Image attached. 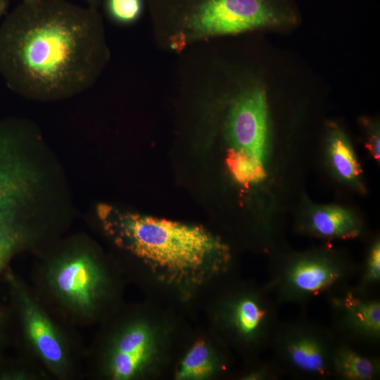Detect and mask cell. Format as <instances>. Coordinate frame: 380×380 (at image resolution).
Wrapping results in <instances>:
<instances>
[{
    "mask_svg": "<svg viewBox=\"0 0 380 380\" xmlns=\"http://www.w3.org/2000/svg\"><path fill=\"white\" fill-rule=\"evenodd\" d=\"M110 57L102 16L89 6L22 1L0 25V75L31 100L59 101L88 90Z\"/></svg>",
    "mask_w": 380,
    "mask_h": 380,
    "instance_id": "1",
    "label": "cell"
},
{
    "mask_svg": "<svg viewBox=\"0 0 380 380\" xmlns=\"http://www.w3.org/2000/svg\"><path fill=\"white\" fill-rule=\"evenodd\" d=\"M98 217L120 247L175 283H197L231 267L229 247L201 227L101 203Z\"/></svg>",
    "mask_w": 380,
    "mask_h": 380,
    "instance_id": "2",
    "label": "cell"
},
{
    "mask_svg": "<svg viewBox=\"0 0 380 380\" xmlns=\"http://www.w3.org/2000/svg\"><path fill=\"white\" fill-rule=\"evenodd\" d=\"M156 42L180 53L215 38L295 25L293 0H146Z\"/></svg>",
    "mask_w": 380,
    "mask_h": 380,
    "instance_id": "3",
    "label": "cell"
},
{
    "mask_svg": "<svg viewBox=\"0 0 380 380\" xmlns=\"http://www.w3.org/2000/svg\"><path fill=\"white\" fill-rule=\"evenodd\" d=\"M230 89L220 93L225 108L223 129L229 144L227 165L239 184L249 186L266 175L267 96L262 82L251 77L238 80Z\"/></svg>",
    "mask_w": 380,
    "mask_h": 380,
    "instance_id": "4",
    "label": "cell"
},
{
    "mask_svg": "<svg viewBox=\"0 0 380 380\" xmlns=\"http://www.w3.org/2000/svg\"><path fill=\"white\" fill-rule=\"evenodd\" d=\"M358 268L327 248L293 253L274 258L266 284L279 304L304 305L349 285Z\"/></svg>",
    "mask_w": 380,
    "mask_h": 380,
    "instance_id": "5",
    "label": "cell"
},
{
    "mask_svg": "<svg viewBox=\"0 0 380 380\" xmlns=\"http://www.w3.org/2000/svg\"><path fill=\"white\" fill-rule=\"evenodd\" d=\"M336 338L329 327L301 317L279 322L270 347L284 374L303 379H332Z\"/></svg>",
    "mask_w": 380,
    "mask_h": 380,
    "instance_id": "6",
    "label": "cell"
},
{
    "mask_svg": "<svg viewBox=\"0 0 380 380\" xmlns=\"http://www.w3.org/2000/svg\"><path fill=\"white\" fill-rule=\"evenodd\" d=\"M278 305L267 284L240 286L222 302V327L237 346L259 353L270 347L279 322Z\"/></svg>",
    "mask_w": 380,
    "mask_h": 380,
    "instance_id": "7",
    "label": "cell"
},
{
    "mask_svg": "<svg viewBox=\"0 0 380 380\" xmlns=\"http://www.w3.org/2000/svg\"><path fill=\"white\" fill-rule=\"evenodd\" d=\"M28 134L19 120L0 122V224L19 222L33 196L38 178L20 150Z\"/></svg>",
    "mask_w": 380,
    "mask_h": 380,
    "instance_id": "8",
    "label": "cell"
},
{
    "mask_svg": "<svg viewBox=\"0 0 380 380\" xmlns=\"http://www.w3.org/2000/svg\"><path fill=\"white\" fill-rule=\"evenodd\" d=\"M329 327L337 341L355 346H376L380 341V300L350 284L327 296Z\"/></svg>",
    "mask_w": 380,
    "mask_h": 380,
    "instance_id": "9",
    "label": "cell"
},
{
    "mask_svg": "<svg viewBox=\"0 0 380 380\" xmlns=\"http://www.w3.org/2000/svg\"><path fill=\"white\" fill-rule=\"evenodd\" d=\"M53 281L65 298L82 309H87L97 298L102 275L89 255L80 253L64 260L56 267Z\"/></svg>",
    "mask_w": 380,
    "mask_h": 380,
    "instance_id": "10",
    "label": "cell"
},
{
    "mask_svg": "<svg viewBox=\"0 0 380 380\" xmlns=\"http://www.w3.org/2000/svg\"><path fill=\"white\" fill-rule=\"evenodd\" d=\"M155 342L150 328L136 323L127 328L118 339L110 357V369L115 379H131L151 362Z\"/></svg>",
    "mask_w": 380,
    "mask_h": 380,
    "instance_id": "11",
    "label": "cell"
},
{
    "mask_svg": "<svg viewBox=\"0 0 380 380\" xmlns=\"http://www.w3.org/2000/svg\"><path fill=\"white\" fill-rule=\"evenodd\" d=\"M13 292L20 305L24 327L31 342L49 365L58 367L65 362L61 340L51 322L30 300L13 277H9Z\"/></svg>",
    "mask_w": 380,
    "mask_h": 380,
    "instance_id": "12",
    "label": "cell"
},
{
    "mask_svg": "<svg viewBox=\"0 0 380 380\" xmlns=\"http://www.w3.org/2000/svg\"><path fill=\"white\" fill-rule=\"evenodd\" d=\"M301 228L315 236L327 239H354L362 233V224L346 208L327 205L310 212Z\"/></svg>",
    "mask_w": 380,
    "mask_h": 380,
    "instance_id": "13",
    "label": "cell"
},
{
    "mask_svg": "<svg viewBox=\"0 0 380 380\" xmlns=\"http://www.w3.org/2000/svg\"><path fill=\"white\" fill-rule=\"evenodd\" d=\"M332 379L375 380L380 376V360L352 344L337 341L331 358Z\"/></svg>",
    "mask_w": 380,
    "mask_h": 380,
    "instance_id": "14",
    "label": "cell"
},
{
    "mask_svg": "<svg viewBox=\"0 0 380 380\" xmlns=\"http://www.w3.org/2000/svg\"><path fill=\"white\" fill-rule=\"evenodd\" d=\"M328 150L331 165L343 179L354 182L362 173L353 148L344 132L336 125L329 127Z\"/></svg>",
    "mask_w": 380,
    "mask_h": 380,
    "instance_id": "15",
    "label": "cell"
},
{
    "mask_svg": "<svg viewBox=\"0 0 380 380\" xmlns=\"http://www.w3.org/2000/svg\"><path fill=\"white\" fill-rule=\"evenodd\" d=\"M220 366L203 340L196 341L181 361L176 372L177 379H201L212 375Z\"/></svg>",
    "mask_w": 380,
    "mask_h": 380,
    "instance_id": "16",
    "label": "cell"
},
{
    "mask_svg": "<svg viewBox=\"0 0 380 380\" xmlns=\"http://www.w3.org/2000/svg\"><path fill=\"white\" fill-rule=\"evenodd\" d=\"M353 286L364 293H374L380 284V241L376 238L367 251L362 267L358 268Z\"/></svg>",
    "mask_w": 380,
    "mask_h": 380,
    "instance_id": "17",
    "label": "cell"
},
{
    "mask_svg": "<svg viewBox=\"0 0 380 380\" xmlns=\"http://www.w3.org/2000/svg\"><path fill=\"white\" fill-rule=\"evenodd\" d=\"M24 241V231L19 222L0 224V273Z\"/></svg>",
    "mask_w": 380,
    "mask_h": 380,
    "instance_id": "18",
    "label": "cell"
},
{
    "mask_svg": "<svg viewBox=\"0 0 380 380\" xmlns=\"http://www.w3.org/2000/svg\"><path fill=\"white\" fill-rule=\"evenodd\" d=\"M143 0H105V10L115 23L129 25L137 22L143 13Z\"/></svg>",
    "mask_w": 380,
    "mask_h": 380,
    "instance_id": "19",
    "label": "cell"
},
{
    "mask_svg": "<svg viewBox=\"0 0 380 380\" xmlns=\"http://www.w3.org/2000/svg\"><path fill=\"white\" fill-rule=\"evenodd\" d=\"M283 375L284 374L280 368L272 359L257 364L252 369L245 372L241 376V379L247 380H277Z\"/></svg>",
    "mask_w": 380,
    "mask_h": 380,
    "instance_id": "20",
    "label": "cell"
},
{
    "mask_svg": "<svg viewBox=\"0 0 380 380\" xmlns=\"http://www.w3.org/2000/svg\"><path fill=\"white\" fill-rule=\"evenodd\" d=\"M367 122L368 141L366 147L371 155L375 158H379V130L376 124Z\"/></svg>",
    "mask_w": 380,
    "mask_h": 380,
    "instance_id": "21",
    "label": "cell"
},
{
    "mask_svg": "<svg viewBox=\"0 0 380 380\" xmlns=\"http://www.w3.org/2000/svg\"><path fill=\"white\" fill-rule=\"evenodd\" d=\"M8 5V0H0V20L1 18L6 13Z\"/></svg>",
    "mask_w": 380,
    "mask_h": 380,
    "instance_id": "22",
    "label": "cell"
},
{
    "mask_svg": "<svg viewBox=\"0 0 380 380\" xmlns=\"http://www.w3.org/2000/svg\"><path fill=\"white\" fill-rule=\"evenodd\" d=\"M88 6L94 9H98L100 0H84Z\"/></svg>",
    "mask_w": 380,
    "mask_h": 380,
    "instance_id": "23",
    "label": "cell"
},
{
    "mask_svg": "<svg viewBox=\"0 0 380 380\" xmlns=\"http://www.w3.org/2000/svg\"><path fill=\"white\" fill-rule=\"evenodd\" d=\"M1 317H0V339L2 336V331H1Z\"/></svg>",
    "mask_w": 380,
    "mask_h": 380,
    "instance_id": "24",
    "label": "cell"
},
{
    "mask_svg": "<svg viewBox=\"0 0 380 380\" xmlns=\"http://www.w3.org/2000/svg\"><path fill=\"white\" fill-rule=\"evenodd\" d=\"M23 1H36V0H22Z\"/></svg>",
    "mask_w": 380,
    "mask_h": 380,
    "instance_id": "25",
    "label": "cell"
}]
</instances>
